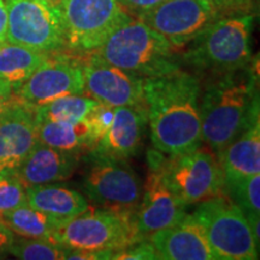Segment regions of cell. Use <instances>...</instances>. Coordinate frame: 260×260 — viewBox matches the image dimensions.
Masks as SVG:
<instances>
[{"instance_id":"obj_1","label":"cell","mask_w":260,"mask_h":260,"mask_svg":"<svg viewBox=\"0 0 260 260\" xmlns=\"http://www.w3.org/2000/svg\"><path fill=\"white\" fill-rule=\"evenodd\" d=\"M200 93L198 76L182 69L142 79V102L158 152L171 157L201 147Z\"/></svg>"},{"instance_id":"obj_2","label":"cell","mask_w":260,"mask_h":260,"mask_svg":"<svg viewBox=\"0 0 260 260\" xmlns=\"http://www.w3.org/2000/svg\"><path fill=\"white\" fill-rule=\"evenodd\" d=\"M206 82L200 93L201 134L217 154L259 118L258 74L247 65L212 74Z\"/></svg>"},{"instance_id":"obj_3","label":"cell","mask_w":260,"mask_h":260,"mask_svg":"<svg viewBox=\"0 0 260 260\" xmlns=\"http://www.w3.org/2000/svg\"><path fill=\"white\" fill-rule=\"evenodd\" d=\"M89 53L140 77H157L181 69L176 48L160 32L133 18Z\"/></svg>"},{"instance_id":"obj_4","label":"cell","mask_w":260,"mask_h":260,"mask_svg":"<svg viewBox=\"0 0 260 260\" xmlns=\"http://www.w3.org/2000/svg\"><path fill=\"white\" fill-rule=\"evenodd\" d=\"M253 25V14L219 19L186 45L182 61L212 74L247 67L252 59Z\"/></svg>"},{"instance_id":"obj_5","label":"cell","mask_w":260,"mask_h":260,"mask_svg":"<svg viewBox=\"0 0 260 260\" xmlns=\"http://www.w3.org/2000/svg\"><path fill=\"white\" fill-rule=\"evenodd\" d=\"M249 11V0H167L136 18L164 35L177 50L219 19Z\"/></svg>"},{"instance_id":"obj_6","label":"cell","mask_w":260,"mask_h":260,"mask_svg":"<svg viewBox=\"0 0 260 260\" xmlns=\"http://www.w3.org/2000/svg\"><path fill=\"white\" fill-rule=\"evenodd\" d=\"M132 212L109 209H89L79 216L60 222L54 241L69 249L111 252L125 248L144 237L136 230ZM112 258V256H111Z\"/></svg>"},{"instance_id":"obj_7","label":"cell","mask_w":260,"mask_h":260,"mask_svg":"<svg viewBox=\"0 0 260 260\" xmlns=\"http://www.w3.org/2000/svg\"><path fill=\"white\" fill-rule=\"evenodd\" d=\"M191 213L203 226L218 260H255L259 245L245 214L228 195L195 204Z\"/></svg>"},{"instance_id":"obj_8","label":"cell","mask_w":260,"mask_h":260,"mask_svg":"<svg viewBox=\"0 0 260 260\" xmlns=\"http://www.w3.org/2000/svg\"><path fill=\"white\" fill-rule=\"evenodd\" d=\"M65 48L86 54L100 47L113 31L133 16L117 0H61Z\"/></svg>"},{"instance_id":"obj_9","label":"cell","mask_w":260,"mask_h":260,"mask_svg":"<svg viewBox=\"0 0 260 260\" xmlns=\"http://www.w3.org/2000/svg\"><path fill=\"white\" fill-rule=\"evenodd\" d=\"M155 170L171 193L187 206L226 195L223 170L212 151L200 147L171 155Z\"/></svg>"},{"instance_id":"obj_10","label":"cell","mask_w":260,"mask_h":260,"mask_svg":"<svg viewBox=\"0 0 260 260\" xmlns=\"http://www.w3.org/2000/svg\"><path fill=\"white\" fill-rule=\"evenodd\" d=\"M5 3L6 41L45 53L64 50L65 31L59 5L44 0H5Z\"/></svg>"},{"instance_id":"obj_11","label":"cell","mask_w":260,"mask_h":260,"mask_svg":"<svg viewBox=\"0 0 260 260\" xmlns=\"http://www.w3.org/2000/svg\"><path fill=\"white\" fill-rule=\"evenodd\" d=\"M82 190L86 199L102 209L134 213L144 191L138 174L125 160L90 154Z\"/></svg>"},{"instance_id":"obj_12","label":"cell","mask_w":260,"mask_h":260,"mask_svg":"<svg viewBox=\"0 0 260 260\" xmlns=\"http://www.w3.org/2000/svg\"><path fill=\"white\" fill-rule=\"evenodd\" d=\"M14 94L19 103L32 110L58 98L84 94L81 59L51 56L23 83L15 87Z\"/></svg>"},{"instance_id":"obj_13","label":"cell","mask_w":260,"mask_h":260,"mask_svg":"<svg viewBox=\"0 0 260 260\" xmlns=\"http://www.w3.org/2000/svg\"><path fill=\"white\" fill-rule=\"evenodd\" d=\"M81 58L84 80V95L99 104L111 106L144 105L142 79L112 65L93 53Z\"/></svg>"},{"instance_id":"obj_14","label":"cell","mask_w":260,"mask_h":260,"mask_svg":"<svg viewBox=\"0 0 260 260\" xmlns=\"http://www.w3.org/2000/svg\"><path fill=\"white\" fill-rule=\"evenodd\" d=\"M187 205L177 199L153 169L144 184L138 209L133 214L139 235L148 237L158 230L172 226L186 217Z\"/></svg>"},{"instance_id":"obj_15","label":"cell","mask_w":260,"mask_h":260,"mask_svg":"<svg viewBox=\"0 0 260 260\" xmlns=\"http://www.w3.org/2000/svg\"><path fill=\"white\" fill-rule=\"evenodd\" d=\"M159 259L164 260H216L203 226L191 214L175 225L158 230L148 236ZM218 260V259H217Z\"/></svg>"},{"instance_id":"obj_16","label":"cell","mask_w":260,"mask_h":260,"mask_svg":"<svg viewBox=\"0 0 260 260\" xmlns=\"http://www.w3.org/2000/svg\"><path fill=\"white\" fill-rule=\"evenodd\" d=\"M37 144L34 110L16 99L0 118V171L16 170Z\"/></svg>"},{"instance_id":"obj_17","label":"cell","mask_w":260,"mask_h":260,"mask_svg":"<svg viewBox=\"0 0 260 260\" xmlns=\"http://www.w3.org/2000/svg\"><path fill=\"white\" fill-rule=\"evenodd\" d=\"M147 123L144 105L116 107L111 126L90 151V154L119 160L134 157Z\"/></svg>"},{"instance_id":"obj_18","label":"cell","mask_w":260,"mask_h":260,"mask_svg":"<svg viewBox=\"0 0 260 260\" xmlns=\"http://www.w3.org/2000/svg\"><path fill=\"white\" fill-rule=\"evenodd\" d=\"M76 167V153L60 151L38 141L16 169V174L25 188H30L68 180L73 176Z\"/></svg>"},{"instance_id":"obj_19","label":"cell","mask_w":260,"mask_h":260,"mask_svg":"<svg viewBox=\"0 0 260 260\" xmlns=\"http://www.w3.org/2000/svg\"><path fill=\"white\" fill-rule=\"evenodd\" d=\"M224 180L260 174V118L217 153Z\"/></svg>"},{"instance_id":"obj_20","label":"cell","mask_w":260,"mask_h":260,"mask_svg":"<svg viewBox=\"0 0 260 260\" xmlns=\"http://www.w3.org/2000/svg\"><path fill=\"white\" fill-rule=\"evenodd\" d=\"M29 206L46 213L58 222L79 216L89 209V201L80 191L56 183L27 188Z\"/></svg>"},{"instance_id":"obj_21","label":"cell","mask_w":260,"mask_h":260,"mask_svg":"<svg viewBox=\"0 0 260 260\" xmlns=\"http://www.w3.org/2000/svg\"><path fill=\"white\" fill-rule=\"evenodd\" d=\"M38 141L65 152L94 148V141L87 122H38Z\"/></svg>"},{"instance_id":"obj_22","label":"cell","mask_w":260,"mask_h":260,"mask_svg":"<svg viewBox=\"0 0 260 260\" xmlns=\"http://www.w3.org/2000/svg\"><path fill=\"white\" fill-rule=\"evenodd\" d=\"M51 57V53L35 51L21 45L0 44V77L17 87Z\"/></svg>"},{"instance_id":"obj_23","label":"cell","mask_w":260,"mask_h":260,"mask_svg":"<svg viewBox=\"0 0 260 260\" xmlns=\"http://www.w3.org/2000/svg\"><path fill=\"white\" fill-rule=\"evenodd\" d=\"M0 220L16 235L28 239L54 241V232L60 222L29 205L0 214Z\"/></svg>"},{"instance_id":"obj_24","label":"cell","mask_w":260,"mask_h":260,"mask_svg":"<svg viewBox=\"0 0 260 260\" xmlns=\"http://www.w3.org/2000/svg\"><path fill=\"white\" fill-rule=\"evenodd\" d=\"M225 193L245 214L259 245L260 174L225 180Z\"/></svg>"},{"instance_id":"obj_25","label":"cell","mask_w":260,"mask_h":260,"mask_svg":"<svg viewBox=\"0 0 260 260\" xmlns=\"http://www.w3.org/2000/svg\"><path fill=\"white\" fill-rule=\"evenodd\" d=\"M98 104L84 94L65 95L34 109L37 122H80Z\"/></svg>"},{"instance_id":"obj_26","label":"cell","mask_w":260,"mask_h":260,"mask_svg":"<svg viewBox=\"0 0 260 260\" xmlns=\"http://www.w3.org/2000/svg\"><path fill=\"white\" fill-rule=\"evenodd\" d=\"M70 249L57 242L42 239L16 240L10 248V254L22 260H60L68 259Z\"/></svg>"},{"instance_id":"obj_27","label":"cell","mask_w":260,"mask_h":260,"mask_svg":"<svg viewBox=\"0 0 260 260\" xmlns=\"http://www.w3.org/2000/svg\"><path fill=\"white\" fill-rule=\"evenodd\" d=\"M27 188L16 170L0 171V214L27 205Z\"/></svg>"},{"instance_id":"obj_28","label":"cell","mask_w":260,"mask_h":260,"mask_svg":"<svg viewBox=\"0 0 260 260\" xmlns=\"http://www.w3.org/2000/svg\"><path fill=\"white\" fill-rule=\"evenodd\" d=\"M113 117H115V107L104 105L98 103L95 106L90 110L88 115L86 116L84 121L89 126L90 134H92L94 147L99 142V140L105 135L112 124Z\"/></svg>"},{"instance_id":"obj_29","label":"cell","mask_w":260,"mask_h":260,"mask_svg":"<svg viewBox=\"0 0 260 260\" xmlns=\"http://www.w3.org/2000/svg\"><path fill=\"white\" fill-rule=\"evenodd\" d=\"M111 259H130V260H154L159 259L154 247L148 240H139L125 248L117 251Z\"/></svg>"},{"instance_id":"obj_30","label":"cell","mask_w":260,"mask_h":260,"mask_svg":"<svg viewBox=\"0 0 260 260\" xmlns=\"http://www.w3.org/2000/svg\"><path fill=\"white\" fill-rule=\"evenodd\" d=\"M126 12L135 15L139 17L140 15L145 14L149 10L157 8L158 5L162 4L167 0H117Z\"/></svg>"},{"instance_id":"obj_31","label":"cell","mask_w":260,"mask_h":260,"mask_svg":"<svg viewBox=\"0 0 260 260\" xmlns=\"http://www.w3.org/2000/svg\"><path fill=\"white\" fill-rule=\"evenodd\" d=\"M14 87L8 81L0 77V118L15 103Z\"/></svg>"},{"instance_id":"obj_32","label":"cell","mask_w":260,"mask_h":260,"mask_svg":"<svg viewBox=\"0 0 260 260\" xmlns=\"http://www.w3.org/2000/svg\"><path fill=\"white\" fill-rule=\"evenodd\" d=\"M15 241V234L0 220V259L10 254V248Z\"/></svg>"},{"instance_id":"obj_33","label":"cell","mask_w":260,"mask_h":260,"mask_svg":"<svg viewBox=\"0 0 260 260\" xmlns=\"http://www.w3.org/2000/svg\"><path fill=\"white\" fill-rule=\"evenodd\" d=\"M8 34V8L5 0H0V44L6 42Z\"/></svg>"},{"instance_id":"obj_34","label":"cell","mask_w":260,"mask_h":260,"mask_svg":"<svg viewBox=\"0 0 260 260\" xmlns=\"http://www.w3.org/2000/svg\"><path fill=\"white\" fill-rule=\"evenodd\" d=\"M44 2H48V3H53V4H59L61 0H44Z\"/></svg>"}]
</instances>
